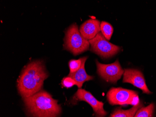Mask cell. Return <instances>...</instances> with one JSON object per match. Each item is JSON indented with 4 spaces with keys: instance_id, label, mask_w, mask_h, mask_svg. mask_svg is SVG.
Listing matches in <instances>:
<instances>
[{
    "instance_id": "1",
    "label": "cell",
    "mask_w": 156,
    "mask_h": 117,
    "mask_svg": "<svg viewBox=\"0 0 156 117\" xmlns=\"http://www.w3.org/2000/svg\"><path fill=\"white\" fill-rule=\"evenodd\" d=\"M48 77L42 61L32 62L23 69L18 78L17 88L19 94L23 98L34 95L41 91L44 82Z\"/></svg>"
},
{
    "instance_id": "2",
    "label": "cell",
    "mask_w": 156,
    "mask_h": 117,
    "mask_svg": "<svg viewBox=\"0 0 156 117\" xmlns=\"http://www.w3.org/2000/svg\"><path fill=\"white\" fill-rule=\"evenodd\" d=\"M27 113L33 117H55L60 116L61 106L50 93L40 91L29 97L23 98Z\"/></svg>"
},
{
    "instance_id": "3",
    "label": "cell",
    "mask_w": 156,
    "mask_h": 117,
    "mask_svg": "<svg viewBox=\"0 0 156 117\" xmlns=\"http://www.w3.org/2000/svg\"><path fill=\"white\" fill-rule=\"evenodd\" d=\"M90 45L89 41L82 36L75 23L72 24L66 31L64 48L75 56L88 50Z\"/></svg>"
},
{
    "instance_id": "4",
    "label": "cell",
    "mask_w": 156,
    "mask_h": 117,
    "mask_svg": "<svg viewBox=\"0 0 156 117\" xmlns=\"http://www.w3.org/2000/svg\"><path fill=\"white\" fill-rule=\"evenodd\" d=\"M107 98L112 105H135L140 101L136 91L121 87L111 88L108 92Z\"/></svg>"
},
{
    "instance_id": "5",
    "label": "cell",
    "mask_w": 156,
    "mask_h": 117,
    "mask_svg": "<svg viewBox=\"0 0 156 117\" xmlns=\"http://www.w3.org/2000/svg\"><path fill=\"white\" fill-rule=\"evenodd\" d=\"M88 41L91 46V51L102 58L113 57L117 54L121 50L119 46L108 42L101 32H99L94 38Z\"/></svg>"
},
{
    "instance_id": "6",
    "label": "cell",
    "mask_w": 156,
    "mask_h": 117,
    "mask_svg": "<svg viewBox=\"0 0 156 117\" xmlns=\"http://www.w3.org/2000/svg\"><path fill=\"white\" fill-rule=\"evenodd\" d=\"M97 71L99 76L108 82L116 84L121 78L124 70L122 69L118 60L110 64H102L96 60Z\"/></svg>"
},
{
    "instance_id": "7",
    "label": "cell",
    "mask_w": 156,
    "mask_h": 117,
    "mask_svg": "<svg viewBox=\"0 0 156 117\" xmlns=\"http://www.w3.org/2000/svg\"><path fill=\"white\" fill-rule=\"evenodd\" d=\"M73 99L75 101H85L88 103L93 109L95 116L97 117H105L107 112L103 108L104 103L98 101L90 92L84 89H78L73 96Z\"/></svg>"
},
{
    "instance_id": "8",
    "label": "cell",
    "mask_w": 156,
    "mask_h": 117,
    "mask_svg": "<svg viewBox=\"0 0 156 117\" xmlns=\"http://www.w3.org/2000/svg\"><path fill=\"white\" fill-rule=\"evenodd\" d=\"M122 82L133 84L134 86L141 89L144 93L148 94L152 93L147 87L143 74L137 70L131 69L124 70Z\"/></svg>"
},
{
    "instance_id": "9",
    "label": "cell",
    "mask_w": 156,
    "mask_h": 117,
    "mask_svg": "<svg viewBox=\"0 0 156 117\" xmlns=\"http://www.w3.org/2000/svg\"><path fill=\"white\" fill-rule=\"evenodd\" d=\"M101 22L95 19H90L83 23L80 26V31L82 36L89 40L94 38L100 32Z\"/></svg>"
},
{
    "instance_id": "10",
    "label": "cell",
    "mask_w": 156,
    "mask_h": 117,
    "mask_svg": "<svg viewBox=\"0 0 156 117\" xmlns=\"http://www.w3.org/2000/svg\"><path fill=\"white\" fill-rule=\"evenodd\" d=\"M87 58L88 57H83L82 64L79 69L76 72L69 73L68 76L74 79V81L76 82V85L79 88H81L82 87L84 82L93 80L94 78V77L88 75L85 70V63Z\"/></svg>"
},
{
    "instance_id": "11",
    "label": "cell",
    "mask_w": 156,
    "mask_h": 117,
    "mask_svg": "<svg viewBox=\"0 0 156 117\" xmlns=\"http://www.w3.org/2000/svg\"><path fill=\"white\" fill-rule=\"evenodd\" d=\"M143 106V104L139 101L137 104L134 105L132 108L127 110H122L121 108H116L111 113L110 117H133L140 108Z\"/></svg>"
},
{
    "instance_id": "12",
    "label": "cell",
    "mask_w": 156,
    "mask_h": 117,
    "mask_svg": "<svg viewBox=\"0 0 156 117\" xmlns=\"http://www.w3.org/2000/svg\"><path fill=\"white\" fill-rule=\"evenodd\" d=\"M155 105L151 103L146 107H141L136 113L135 117H151L153 116Z\"/></svg>"
},
{
    "instance_id": "13",
    "label": "cell",
    "mask_w": 156,
    "mask_h": 117,
    "mask_svg": "<svg viewBox=\"0 0 156 117\" xmlns=\"http://www.w3.org/2000/svg\"><path fill=\"white\" fill-rule=\"evenodd\" d=\"M101 31L106 39L109 40L113 33V28L112 25L106 22H102L100 25Z\"/></svg>"
},
{
    "instance_id": "14",
    "label": "cell",
    "mask_w": 156,
    "mask_h": 117,
    "mask_svg": "<svg viewBox=\"0 0 156 117\" xmlns=\"http://www.w3.org/2000/svg\"><path fill=\"white\" fill-rule=\"evenodd\" d=\"M83 57L80 59H72L69 62V67L70 69V73H73L79 69L82 63Z\"/></svg>"
},
{
    "instance_id": "15",
    "label": "cell",
    "mask_w": 156,
    "mask_h": 117,
    "mask_svg": "<svg viewBox=\"0 0 156 117\" xmlns=\"http://www.w3.org/2000/svg\"><path fill=\"white\" fill-rule=\"evenodd\" d=\"M62 84L64 87L66 88H71L74 85H76V82L73 78L70 77H65L62 81Z\"/></svg>"
}]
</instances>
